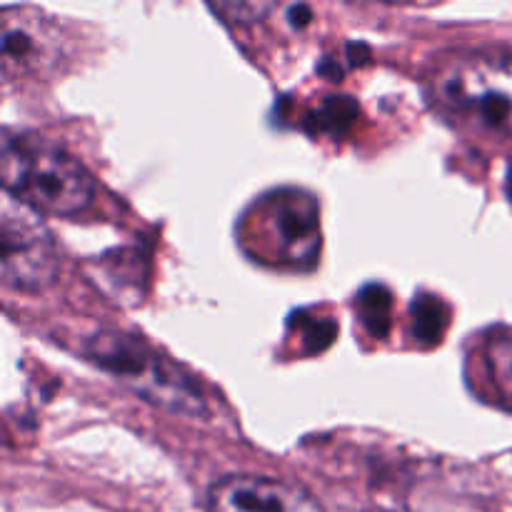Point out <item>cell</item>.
<instances>
[{
    "label": "cell",
    "instance_id": "obj_1",
    "mask_svg": "<svg viewBox=\"0 0 512 512\" xmlns=\"http://www.w3.org/2000/svg\"><path fill=\"white\" fill-rule=\"evenodd\" d=\"M428 93L445 118L475 135L512 138V55L505 50H460L435 65Z\"/></svg>",
    "mask_w": 512,
    "mask_h": 512
},
{
    "label": "cell",
    "instance_id": "obj_2",
    "mask_svg": "<svg viewBox=\"0 0 512 512\" xmlns=\"http://www.w3.org/2000/svg\"><path fill=\"white\" fill-rule=\"evenodd\" d=\"M0 175L5 193L35 213L73 218L90 208L95 180L63 145L35 133L3 135Z\"/></svg>",
    "mask_w": 512,
    "mask_h": 512
},
{
    "label": "cell",
    "instance_id": "obj_3",
    "mask_svg": "<svg viewBox=\"0 0 512 512\" xmlns=\"http://www.w3.org/2000/svg\"><path fill=\"white\" fill-rule=\"evenodd\" d=\"M83 355L95 368L123 383L130 393L165 413L185 418H200L208 413V400L193 375L155 353L138 335L98 330L85 340Z\"/></svg>",
    "mask_w": 512,
    "mask_h": 512
},
{
    "label": "cell",
    "instance_id": "obj_4",
    "mask_svg": "<svg viewBox=\"0 0 512 512\" xmlns=\"http://www.w3.org/2000/svg\"><path fill=\"white\" fill-rule=\"evenodd\" d=\"M255 210L248 233L260 245V258L285 268L313 265L320 250V213L313 195L295 188L273 190Z\"/></svg>",
    "mask_w": 512,
    "mask_h": 512
},
{
    "label": "cell",
    "instance_id": "obj_5",
    "mask_svg": "<svg viewBox=\"0 0 512 512\" xmlns=\"http://www.w3.org/2000/svg\"><path fill=\"white\" fill-rule=\"evenodd\" d=\"M0 265L5 288L18 293H38L58 275V250L40 213L8 193L0 213Z\"/></svg>",
    "mask_w": 512,
    "mask_h": 512
},
{
    "label": "cell",
    "instance_id": "obj_6",
    "mask_svg": "<svg viewBox=\"0 0 512 512\" xmlns=\"http://www.w3.org/2000/svg\"><path fill=\"white\" fill-rule=\"evenodd\" d=\"M208 512H325L300 485L265 475H228L208 490Z\"/></svg>",
    "mask_w": 512,
    "mask_h": 512
},
{
    "label": "cell",
    "instance_id": "obj_7",
    "mask_svg": "<svg viewBox=\"0 0 512 512\" xmlns=\"http://www.w3.org/2000/svg\"><path fill=\"white\" fill-rule=\"evenodd\" d=\"M0 53L5 75L43 73L58 60V38L53 25L28 8H5Z\"/></svg>",
    "mask_w": 512,
    "mask_h": 512
},
{
    "label": "cell",
    "instance_id": "obj_8",
    "mask_svg": "<svg viewBox=\"0 0 512 512\" xmlns=\"http://www.w3.org/2000/svg\"><path fill=\"white\" fill-rule=\"evenodd\" d=\"M483 368L498 398L512 405V333H498L483 345Z\"/></svg>",
    "mask_w": 512,
    "mask_h": 512
},
{
    "label": "cell",
    "instance_id": "obj_9",
    "mask_svg": "<svg viewBox=\"0 0 512 512\" xmlns=\"http://www.w3.org/2000/svg\"><path fill=\"white\" fill-rule=\"evenodd\" d=\"M393 295L383 285H365L358 293V315L373 338H385L390 330Z\"/></svg>",
    "mask_w": 512,
    "mask_h": 512
},
{
    "label": "cell",
    "instance_id": "obj_10",
    "mask_svg": "<svg viewBox=\"0 0 512 512\" xmlns=\"http://www.w3.org/2000/svg\"><path fill=\"white\" fill-rule=\"evenodd\" d=\"M448 328V310L445 303L435 295H423L413 303V335L418 343L433 345L438 343Z\"/></svg>",
    "mask_w": 512,
    "mask_h": 512
},
{
    "label": "cell",
    "instance_id": "obj_11",
    "mask_svg": "<svg viewBox=\"0 0 512 512\" xmlns=\"http://www.w3.org/2000/svg\"><path fill=\"white\" fill-rule=\"evenodd\" d=\"M355 115H358V105L350 98H325L313 110V123L318 125L320 133L340 135L353 125Z\"/></svg>",
    "mask_w": 512,
    "mask_h": 512
},
{
    "label": "cell",
    "instance_id": "obj_12",
    "mask_svg": "<svg viewBox=\"0 0 512 512\" xmlns=\"http://www.w3.org/2000/svg\"><path fill=\"white\" fill-rule=\"evenodd\" d=\"M285 20H288L290 28H305V25L313 20V8H310V5H288V8H285Z\"/></svg>",
    "mask_w": 512,
    "mask_h": 512
},
{
    "label": "cell",
    "instance_id": "obj_13",
    "mask_svg": "<svg viewBox=\"0 0 512 512\" xmlns=\"http://www.w3.org/2000/svg\"><path fill=\"white\" fill-rule=\"evenodd\" d=\"M505 193H508V198L512 200V168L508 170V183H505Z\"/></svg>",
    "mask_w": 512,
    "mask_h": 512
}]
</instances>
